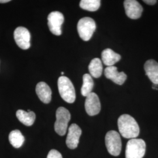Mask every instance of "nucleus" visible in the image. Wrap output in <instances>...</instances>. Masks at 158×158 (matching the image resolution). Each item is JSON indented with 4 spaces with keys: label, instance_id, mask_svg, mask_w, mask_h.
<instances>
[{
    "label": "nucleus",
    "instance_id": "obj_3",
    "mask_svg": "<svg viewBox=\"0 0 158 158\" xmlns=\"http://www.w3.org/2000/svg\"><path fill=\"white\" fill-rule=\"evenodd\" d=\"M146 151V143L142 139H131L127 142L125 150L126 158H142Z\"/></svg>",
    "mask_w": 158,
    "mask_h": 158
},
{
    "label": "nucleus",
    "instance_id": "obj_15",
    "mask_svg": "<svg viewBox=\"0 0 158 158\" xmlns=\"http://www.w3.org/2000/svg\"><path fill=\"white\" fill-rule=\"evenodd\" d=\"M102 58L104 64L110 67L113 66L114 64L119 62L121 57L112 49L108 48L102 52Z\"/></svg>",
    "mask_w": 158,
    "mask_h": 158
},
{
    "label": "nucleus",
    "instance_id": "obj_8",
    "mask_svg": "<svg viewBox=\"0 0 158 158\" xmlns=\"http://www.w3.org/2000/svg\"><path fill=\"white\" fill-rule=\"evenodd\" d=\"M14 40L17 45L23 50L28 49L31 46V34L25 27H19L15 29L14 34Z\"/></svg>",
    "mask_w": 158,
    "mask_h": 158
},
{
    "label": "nucleus",
    "instance_id": "obj_18",
    "mask_svg": "<svg viewBox=\"0 0 158 158\" xmlns=\"http://www.w3.org/2000/svg\"><path fill=\"white\" fill-rule=\"evenodd\" d=\"M9 141L12 145L15 148L22 147L25 141L24 136L20 131L16 130L11 131L9 134Z\"/></svg>",
    "mask_w": 158,
    "mask_h": 158
},
{
    "label": "nucleus",
    "instance_id": "obj_19",
    "mask_svg": "<svg viewBox=\"0 0 158 158\" xmlns=\"http://www.w3.org/2000/svg\"><path fill=\"white\" fill-rule=\"evenodd\" d=\"M83 85L81 89V93L82 96L87 97L89 95L93 90L94 87V81L92 77L89 74H85L83 77Z\"/></svg>",
    "mask_w": 158,
    "mask_h": 158
},
{
    "label": "nucleus",
    "instance_id": "obj_21",
    "mask_svg": "<svg viewBox=\"0 0 158 158\" xmlns=\"http://www.w3.org/2000/svg\"><path fill=\"white\" fill-rule=\"evenodd\" d=\"M47 158H63L61 153L55 149H52L49 151Z\"/></svg>",
    "mask_w": 158,
    "mask_h": 158
},
{
    "label": "nucleus",
    "instance_id": "obj_12",
    "mask_svg": "<svg viewBox=\"0 0 158 158\" xmlns=\"http://www.w3.org/2000/svg\"><path fill=\"white\" fill-rule=\"evenodd\" d=\"M104 75L108 79H110L115 83L123 85L127 78V76L124 72H119L115 66H110L104 70Z\"/></svg>",
    "mask_w": 158,
    "mask_h": 158
},
{
    "label": "nucleus",
    "instance_id": "obj_5",
    "mask_svg": "<svg viewBox=\"0 0 158 158\" xmlns=\"http://www.w3.org/2000/svg\"><path fill=\"white\" fill-rule=\"evenodd\" d=\"M96 29V23L90 17H85L80 19L77 23L79 36L85 41L90 40Z\"/></svg>",
    "mask_w": 158,
    "mask_h": 158
},
{
    "label": "nucleus",
    "instance_id": "obj_6",
    "mask_svg": "<svg viewBox=\"0 0 158 158\" xmlns=\"http://www.w3.org/2000/svg\"><path fill=\"white\" fill-rule=\"evenodd\" d=\"M108 152L111 155L117 156L121 151L122 143L120 135L115 131H108L105 138Z\"/></svg>",
    "mask_w": 158,
    "mask_h": 158
},
{
    "label": "nucleus",
    "instance_id": "obj_1",
    "mask_svg": "<svg viewBox=\"0 0 158 158\" xmlns=\"http://www.w3.org/2000/svg\"><path fill=\"white\" fill-rule=\"evenodd\" d=\"M119 131L125 138L134 139L139 134V127L135 119L128 114H123L118 119Z\"/></svg>",
    "mask_w": 158,
    "mask_h": 158
},
{
    "label": "nucleus",
    "instance_id": "obj_14",
    "mask_svg": "<svg viewBox=\"0 0 158 158\" xmlns=\"http://www.w3.org/2000/svg\"><path fill=\"white\" fill-rule=\"evenodd\" d=\"M36 93L41 102L45 104H48L51 102L52 90L50 87L45 82L41 81L37 84Z\"/></svg>",
    "mask_w": 158,
    "mask_h": 158
},
{
    "label": "nucleus",
    "instance_id": "obj_10",
    "mask_svg": "<svg viewBox=\"0 0 158 158\" xmlns=\"http://www.w3.org/2000/svg\"><path fill=\"white\" fill-rule=\"evenodd\" d=\"M81 135V130L76 124H72L68 129V134L66 143L69 148L76 149L79 143L80 137Z\"/></svg>",
    "mask_w": 158,
    "mask_h": 158
},
{
    "label": "nucleus",
    "instance_id": "obj_11",
    "mask_svg": "<svg viewBox=\"0 0 158 158\" xmlns=\"http://www.w3.org/2000/svg\"><path fill=\"white\" fill-rule=\"evenodd\" d=\"M126 15L131 19H136L141 16L143 8L135 0H125L124 2Z\"/></svg>",
    "mask_w": 158,
    "mask_h": 158
},
{
    "label": "nucleus",
    "instance_id": "obj_2",
    "mask_svg": "<svg viewBox=\"0 0 158 158\" xmlns=\"http://www.w3.org/2000/svg\"><path fill=\"white\" fill-rule=\"evenodd\" d=\"M59 94L63 100L68 103H73L76 100V91L71 80L66 76L60 77L57 81Z\"/></svg>",
    "mask_w": 158,
    "mask_h": 158
},
{
    "label": "nucleus",
    "instance_id": "obj_16",
    "mask_svg": "<svg viewBox=\"0 0 158 158\" xmlns=\"http://www.w3.org/2000/svg\"><path fill=\"white\" fill-rule=\"evenodd\" d=\"M16 115L18 120L26 126L32 125L36 118V115L33 111L27 112L22 110H18Z\"/></svg>",
    "mask_w": 158,
    "mask_h": 158
},
{
    "label": "nucleus",
    "instance_id": "obj_25",
    "mask_svg": "<svg viewBox=\"0 0 158 158\" xmlns=\"http://www.w3.org/2000/svg\"><path fill=\"white\" fill-rule=\"evenodd\" d=\"M61 74H62V76H63V74H64V72H62V73H61Z\"/></svg>",
    "mask_w": 158,
    "mask_h": 158
},
{
    "label": "nucleus",
    "instance_id": "obj_4",
    "mask_svg": "<svg viewBox=\"0 0 158 158\" xmlns=\"http://www.w3.org/2000/svg\"><path fill=\"white\" fill-rule=\"evenodd\" d=\"M56 117L55 131L58 135H64L68 130V123L71 118L70 113L66 108L60 107L57 110Z\"/></svg>",
    "mask_w": 158,
    "mask_h": 158
},
{
    "label": "nucleus",
    "instance_id": "obj_22",
    "mask_svg": "<svg viewBox=\"0 0 158 158\" xmlns=\"http://www.w3.org/2000/svg\"><path fill=\"white\" fill-rule=\"evenodd\" d=\"M144 2H145L147 4L150 5V6H152L156 3V0H144L143 1Z\"/></svg>",
    "mask_w": 158,
    "mask_h": 158
},
{
    "label": "nucleus",
    "instance_id": "obj_9",
    "mask_svg": "<svg viewBox=\"0 0 158 158\" xmlns=\"http://www.w3.org/2000/svg\"><path fill=\"white\" fill-rule=\"evenodd\" d=\"M85 105L86 112L90 116L97 115L100 112L101 104L99 98L93 92L86 97Z\"/></svg>",
    "mask_w": 158,
    "mask_h": 158
},
{
    "label": "nucleus",
    "instance_id": "obj_7",
    "mask_svg": "<svg viewBox=\"0 0 158 158\" xmlns=\"http://www.w3.org/2000/svg\"><path fill=\"white\" fill-rule=\"evenodd\" d=\"M64 22V16L60 12L53 11L48 17V25L51 32L55 35L62 34V25Z\"/></svg>",
    "mask_w": 158,
    "mask_h": 158
},
{
    "label": "nucleus",
    "instance_id": "obj_24",
    "mask_svg": "<svg viewBox=\"0 0 158 158\" xmlns=\"http://www.w3.org/2000/svg\"><path fill=\"white\" fill-rule=\"evenodd\" d=\"M10 0H0V3H6L10 2Z\"/></svg>",
    "mask_w": 158,
    "mask_h": 158
},
{
    "label": "nucleus",
    "instance_id": "obj_20",
    "mask_svg": "<svg viewBox=\"0 0 158 158\" xmlns=\"http://www.w3.org/2000/svg\"><path fill=\"white\" fill-rule=\"evenodd\" d=\"M100 0H81L80 2V6L86 11H96L100 6Z\"/></svg>",
    "mask_w": 158,
    "mask_h": 158
},
{
    "label": "nucleus",
    "instance_id": "obj_17",
    "mask_svg": "<svg viewBox=\"0 0 158 158\" xmlns=\"http://www.w3.org/2000/svg\"><path fill=\"white\" fill-rule=\"evenodd\" d=\"M89 70L91 77L94 78L100 77L102 73V65L101 60L98 58H94L91 60L89 66Z\"/></svg>",
    "mask_w": 158,
    "mask_h": 158
},
{
    "label": "nucleus",
    "instance_id": "obj_13",
    "mask_svg": "<svg viewBox=\"0 0 158 158\" xmlns=\"http://www.w3.org/2000/svg\"><path fill=\"white\" fill-rule=\"evenodd\" d=\"M144 69L153 84L158 85V63L152 59L148 60L145 63Z\"/></svg>",
    "mask_w": 158,
    "mask_h": 158
},
{
    "label": "nucleus",
    "instance_id": "obj_23",
    "mask_svg": "<svg viewBox=\"0 0 158 158\" xmlns=\"http://www.w3.org/2000/svg\"><path fill=\"white\" fill-rule=\"evenodd\" d=\"M152 89H155V90H158V85L153 84Z\"/></svg>",
    "mask_w": 158,
    "mask_h": 158
}]
</instances>
